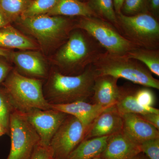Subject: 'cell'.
<instances>
[{"mask_svg": "<svg viewBox=\"0 0 159 159\" xmlns=\"http://www.w3.org/2000/svg\"><path fill=\"white\" fill-rule=\"evenodd\" d=\"M92 159H105L104 158H103L101 157H100V156L96 157Z\"/></svg>", "mask_w": 159, "mask_h": 159, "instance_id": "obj_38", "label": "cell"}, {"mask_svg": "<svg viewBox=\"0 0 159 159\" xmlns=\"http://www.w3.org/2000/svg\"><path fill=\"white\" fill-rule=\"evenodd\" d=\"M151 125H153L157 129H159V114L148 113L137 115Z\"/></svg>", "mask_w": 159, "mask_h": 159, "instance_id": "obj_31", "label": "cell"}, {"mask_svg": "<svg viewBox=\"0 0 159 159\" xmlns=\"http://www.w3.org/2000/svg\"><path fill=\"white\" fill-rule=\"evenodd\" d=\"M86 2L98 17L111 23L118 30V20L113 0H88Z\"/></svg>", "mask_w": 159, "mask_h": 159, "instance_id": "obj_22", "label": "cell"}, {"mask_svg": "<svg viewBox=\"0 0 159 159\" xmlns=\"http://www.w3.org/2000/svg\"><path fill=\"white\" fill-rule=\"evenodd\" d=\"M124 1V0H113L114 9L116 14L121 12V8Z\"/></svg>", "mask_w": 159, "mask_h": 159, "instance_id": "obj_34", "label": "cell"}, {"mask_svg": "<svg viewBox=\"0 0 159 159\" xmlns=\"http://www.w3.org/2000/svg\"><path fill=\"white\" fill-rule=\"evenodd\" d=\"M141 152L149 159H159V138L151 139L140 145Z\"/></svg>", "mask_w": 159, "mask_h": 159, "instance_id": "obj_28", "label": "cell"}, {"mask_svg": "<svg viewBox=\"0 0 159 159\" xmlns=\"http://www.w3.org/2000/svg\"><path fill=\"white\" fill-rule=\"evenodd\" d=\"M6 134H7L6 130H5L2 125L0 124V136H2Z\"/></svg>", "mask_w": 159, "mask_h": 159, "instance_id": "obj_36", "label": "cell"}, {"mask_svg": "<svg viewBox=\"0 0 159 159\" xmlns=\"http://www.w3.org/2000/svg\"><path fill=\"white\" fill-rule=\"evenodd\" d=\"M76 18V29H82L88 33L109 54L125 55L139 48L105 20L94 16Z\"/></svg>", "mask_w": 159, "mask_h": 159, "instance_id": "obj_7", "label": "cell"}, {"mask_svg": "<svg viewBox=\"0 0 159 159\" xmlns=\"http://www.w3.org/2000/svg\"><path fill=\"white\" fill-rule=\"evenodd\" d=\"M123 119L122 130L132 140L139 145L159 138L158 129L140 118L136 114H121Z\"/></svg>", "mask_w": 159, "mask_h": 159, "instance_id": "obj_15", "label": "cell"}, {"mask_svg": "<svg viewBox=\"0 0 159 159\" xmlns=\"http://www.w3.org/2000/svg\"><path fill=\"white\" fill-rule=\"evenodd\" d=\"M79 1L81 2H87L88 0H79Z\"/></svg>", "mask_w": 159, "mask_h": 159, "instance_id": "obj_39", "label": "cell"}, {"mask_svg": "<svg viewBox=\"0 0 159 159\" xmlns=\"http://www.w3.org/2000/svg\"><path fill=\"white\" fill-rule=\"evenodd\" d=\"M141 153L140 145L121 130L110 136L106 148L99 156L105 159H133Z\"/></svg>", "mask_w": 159, "mask_h": 159, "instance_id": "obj_12", "label": "cell"}, {"mask_svg": "<svg viewBox=\"0 0 159 159\" xmlns=\"http://www.w3.org/2000/svg\"><path fill=\"white\" fill-rule=\"evenodd\" d=\"M116 14L118 31L126 39L139 48L159 50L158 20L148 13L133 16Z\"/></svg>", "mask_w": 159, "mask_h": 159, "instance_id": "obj_6", "label": "cell"}, {"mask_svg": "<svg viewBox=\"0 0 159 159\" xmlns=\"http://www.w3.org/2000/svg\"><path fill=\"white\" fill-rule=\"evenodd\" d=\"M76 17L45 14L19 18L14 23L20 31L34 39L41 52L47 55L55 52L67 40L76 29Z\"/></svg>", "mask_w": 159, "mask_h": 159, "instance_id": "obj_1", "label": "cell"}, {"mask_svg": "<svg viewBox=\"0 0 159 159\" xmlns=\"http://www.w3.org/2000/svg\"><path fill=\"white\" fill-rule=\"evenodd\" d=\"M119 79L110 76L95 77L92 103L106 107L115 106L119 99L120 87L118 85Z\"/></svg>", "mask_w": 159, "mask_h": 159, "instance_id": "obj_14", "label": "cell"}, {"mask_svg": "<svg viewBox=\"0 0 159 159\" xmlns=\"http://www.w3.org/2000/svg\"><path fill=\"white\" fill-rule=\"evenodd\" d=\"M121 12L127 16L148 13L146 0H124L121 8Z\"/></svg>", "mask_w": 159, "mask_h": 159, "instance_id": "obj_26", "label": "cell"}, {"mask_svg": "<svg viewBox=\"0 0 159 159\" xmlns=\"http://www.w3.org/2000/svg\"><path fill=\"white\" fill-rule=\"evenodd\" d=\"M105 51L88 33L82 29H76L71 32L66 42L52 55L51 62L62 74L79 75Z\"/></svg>", "mask_w": 159, "mask_h": 159, "instance_id": "obj_2", "label": "cell"}, {"mask_svg": "<svg viewBox=\"0 0 159 159\" xmlns=\"http://www.w3.org/2000/svg\"><path fill=\"white\" fill-rule=\"evenodd\" d=\"M30 159H54L50 146H43L39 143L34 148Z\"/></svg>", "mask_w": 159, "mask_h": 159, "instance_id": "obj_29", "label": "cell"}, {"mask_svg": "<svg viewBox=\"0 0 159 159\" xmlns=\"http://www.w3.org/2000/svg\"><path fill=\"white\" fill-rule=\"evenodd\" d=\"M135 92L132 89L120 87L119 99L115 105L116 109L119 114L136 115L148 113L159 114L158 109L140 105L136 100Z\"/></svg>", "mask_w": 159, "mask_h": 159, "instance_id": "obj_19", "label": "cell"}, {"mask_svg": "<svg viewBox=\"0 0 159 159\" xmlns=\"http://www.w3.org/2000/svg\"><path fill=\"white\" fill-rule=\"evenodd\" d=\"M51 108L76 117L88 129L99 115L111 108L84 101L67 104H51Z\"/></svg>", "mask_w": 159, "mask_h": 159, "instance_id": "obj_16", "label": "cell"}, {"mask_svg": "<svg viewBox=\"0 0 159 159\" xmlns=\"http://www.w3.org/2000/svg\"><path fill=\"white\" fill-rule=\"evenodd\" d=\"M10 62L5 57L0 56V87L14 68Z\"/></svg>", "mask_w": 159, "mask_h": 159, "instance_id": "obj_30", "label": "cell"}, {"mask_svg": "<svg viewBox=\"0 0 159 159\" xmlns=\"http://www.w3.org/2000/svg\"><path fill=\"white\" fill-rule=\"evenodd\" d=\"M11 25L0 28V48L11 50H39L34 39Z\"/></svg>", "mask_w": 159, "mask_h": 159, "instance_id": "obj_17", "label": "cell"}, {"mask_svg": "<svg viewBox=\"0 0 159 159\" xmlns=\"http://www.w3.org/2000/svg\"><path fill=\"white\" fill-rule=\"evenodd\" d=\"M25 114L39 137V144L47 147L50 146L54 134L68 116L53 108L33 109Z\"/></svg>", "mask_w": 159, "mask_h": 159, "instance_id": "obj_10", "label": "cell"}, {"mask_svg": "<svg viewBox=\"0 0 159 159\" xmlns=\"http://www.w3.org/2000/svg\"><path fill=\"white\" fill-rule=\"evenodd\" d=\"M135 97L140 105L146 107H153L155 97L153 92L149 88L145 87L136 91Z\"/></svg>", "mask_w": 159, "mask_h": 159, "instance_id": "obj_27", "label": "cell"}, {"mask_svg": "<svg viewBox=\"0 0 159 159\" xmlns=\"http://www.w3.org/2000/svg\"><path fill=\"white\" fill-rule=\"evenodd\" d=\"M11 23L9 21L5 14L0 9V28L10 25Z\"/></svg>", "mask_w": 159, "mask_h": 159, "instance_id": "obj_33", "label": "cell"}, {"mask_svg": "<svg viewBox=\"0 0 159 159\" xmlns=\"http://www.w3.org/2000/svg\"><path fill=\"white\" fill-rule=\"evenodd\" d=\"M11 148L6 159H30L39 137L28 121L25 114L14 110L11 114L9 125Z\"/></svg>", "mask_w": 159, "mask_h": 159, "instance_id": "obj_8", "label": "cell"}, {"mask_svg": "<svg viewBox=\"0 0 159 159\" xmlns=\"http://www.w3.org/2000/svg\"><path fill=\"white\" fill-rule=\"evenodd\" d=\"M96 77L110 76L123 78L145 87L159 89V80L156 79L144 64L126 55H114L103 52L92 64Z\"/></svg>", "mask_w": 159, "mask_h": 159, "instance_id": "obj_4", "label": "cell"}, {"mask_svg": "<svg viewBox=\"0 0 159 159\" xmlns=\"http://www.w3.org/2000/svg\"></svg>", "mask_w": 159, "mask_h": 159, "instance_id": "obj_40", "label": "cell"}, {"mask_svg": "<svg viewBox=\"0 0 159 159\" xmlns=\"http://www.w3.org/2000/svg\"><path fill=\"white\" fill-rule=\"evenodd\" d=\"M148 13L156 19H159V0H146Z\"/></svg>", "mask_w": 159, "mask_h": 159, "instance_id": "obj_32", "label": "cell"}, {"mask_svg": "<svg viewBox=\"0 0 159 159\" xmlns=\"http://www.w3.org/2000/svg\"><path fill=\"white\" fill-rule=\"evenodd\" d=\"M123 119L115 106L99 115L90 125L84 140L111 136L122 130Z\"/></svg>", "mask_w": 159, "mask_h": 159, "instance_id": "obj_13", "label": "cell"}, {"mask_svg": "<svg viewBox=\"0 0 159 159\" xmlns=\"http://www.w3.org/2000/svg\"><path fill=\"white\" fill-rule=\"evenodd\" d=\"M59 0H32L31 5L22 14L21 18L34 17L48 14Z\"/></svg>", "mask_w": 159, "mask_h": 159, "instance_id": "obj_24", "label": "cell"}, {"mask_svg": "<svg viewBox=\"0 0 159 159\" xmlns=\"http://www.w3.org/2000/svg\"><path fill=\"white\" fill-rule=\"evenodd\" d=\"M12 50H8L0 48V56L5 57L9 60L10 54Z\"/></svg>", "mask_w": 159, "mask_h": 159, "instance_id": "obj_35", "label": "cell"}, {"mask_svg": "<svg viewBox=\"0 0 159 159\" xmlns=\"http://www.w3.org/2000/svg\"><path fill=\"white\" fill-rule=\"evenodd\" d=\"M133 159H146L145 157H144L140 155V153L139 154L137 155L136 157H135Z\"/></svg>", "mask_w": 159, "mask_h": 159, "instance_id": "obj_37", "label": "cell"}, {"mask_svg": "<svg viewBox=\"0 0 159 159\" xmlns=\"http://www.w3.org/2000/svg\"><path fill=\"white\" fill-rule=\"evenodd\" d=\"M96 74L92 65L79 75H67L53 68L43 86L44 96L51 104H63L77 101L89 102L93 94Z\"/></svg>", "mask_w": 159, "mask_h": 159, "instance_id": "obj_3", "label": "cell"}, {"mask_svg": "<svg viewBox=\"0 0 159 159\" xmlns=\"http://www.w3.org/2000/svg\"><path fill=\"white\" fill-rule=\"evenodd\" d=\"M110 136L85 139L80 142L67 159H92L105 150Z\"/></svg>", "mask_w": 159, "mask_h": 159, "instance_id": "obj_18", "label": "cell"}, {"mask_svg": "<svg viewBox=\"0 0 159 159\" xmlns=\"http://www.w3.org/2000/svg\"><path fill=\"white\" fill-rule=\"evenodd\" d=\"M67 17H97L86 2L79 0H59L57 5L48 14Z\"/></svg>", "mask_w": 159, "mask_h": 159, "instance_id": "obj_20", "label": "cell"}, {"mask_svg": "<svg viewBox=\"0 0 159 159\" xmlns=\"http://www.w3.org/2000/svg\"><path fill=\"white\" fill-rule=\"evenodd\" d=\"M15 110L7 94L2 86L0 87V124L9 134L10 119Z\"/></svg>", "mask_w": 159, "mask_h": 159, "instance_id": "obj_25", "label": "cell"}, {"mask_svg": "<svg viewBox=\"0 0 159 159\" xmlns=\"http://www.w3.org/2000/svg\"><path fill=\"white\" fill-rule=\"evenodd\" d=\"M32 0H0V9L11 24L14 23L31 5Z\"/></svg>", "mask_w": 159, "mask_h": 159, "instance_id": "obj_23", "label": "cell"}, {"mask_svg": "<svg viewBox=\"0 0 159 159\" xmlns=\"http://www.w3.org/2000/svg\"><path fill=\"white\" fill-rule=\"evenodd\" d=\"M88 129L76 117L69 115L51 139L50 147L55 159H67L84 140Z\"/></svg>", "mask_w": 159, "mask_h": 159, "instance_id": "obj_9", "label": "cell"}, {"mask_svg": "<svg viewBox=\"0 0 159 159\" xmlns=\"http://www.w3.org/2000/svg\"><path fill=\"white\" fill-rule=\"evenodd\" d=\"M126 55L142 63L152 74L159 77V50L137 48Z\"/></svg>", "mask_w": 159, "mask_h": 159, "instance_id": "obj_21", "label": "cell"}, {"mask_svg": "<svg viewBox=\"0 0 159 159\" xmlns=\"http://www.w3.org/2000/svg\"><path fill=\"white\" fill-rule=\"evenodd\" d=\"M9 60L24 76L41 80L47 79L48 76V61L40 50L12 51Z\"/></svg>", "mask_w": 159, "mask_h": 159, "instance_id": "obj_11", "label": "cell"}, {"mask_svg": "<svg viewBox=\"0 0 159 159\" xmlns=\"http://www.w3.org/2000/svg\"><path fill=\"white\" fill-rule=\"evenodd\" d=\"M2 87L15 110L26 113L33 109L51 108L44 96L42 80L24 76L14 68Z\"/></svg>", "mask_w": 159, "mask_h": 159, "instance_id": "obj_5", "label": "cell"}]
</instances>
